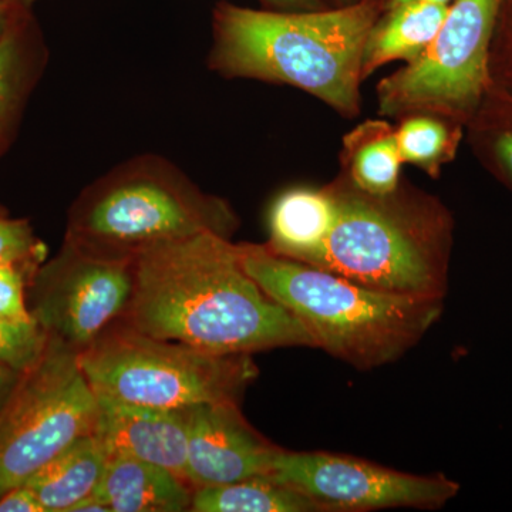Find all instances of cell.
I'll return each instance as SVG.
<instances>
[{
	"label": "cell",
	"instance_id": "cell-1",
	"mask_svg": "<svg viewBox=\"0 0 512 512\" xmlns=\"http://www.w3.org/2000/svg\"><path fill=\"white\" fill-rule=\"evenodd\" d=\"M133 295L123 319L151 338L215 355L316 348L308 329L242 266L241 244L200 234L134 256Z\"/></svg>",
	"mask_w": 512,
	"mask_h": 512
},
{
	"label": "cell",
	"instance_id": "cell-2",
	"mask_svg": "<svg viewBox=\"0 0 512 512\" xmlns=\"http://www.w3.org/2000/svg\"><path fill=\"white\" fill-rule=\"evenodd\" d=\"M382 0L320 10L251 9L220 2L212 12L207 66L225 79L291 86L353 119L360 113L363 49Z\"/></svg>",
	"mask_w": 512,
	"mask_h": 512
},
{
	"label": "cell",
	"instance_id": "cell-3",
	"mask_svg": "<svg viewBox=\"0 0 512 512\" xmlns=\"http://www.w3.org/2000/svg\"><path fill=\"white\" fill-rule=\"evenodd\" d=\"M326 187L335 224L306 264L377 291L446 299L456 224L443 201L406 180L370 194L342 171Z\"/></svg>",
	"mask_w": 512,
	"mask_h": 512
},
{
	"label": "cell",
	"instance_id": "cell-4",
	"mask_svg": "<svg viewBox=\"0 0 512 512\" xmlns=\"http://www.w3.org/2000/svg\"><path fill=\"white\" fill-rule=\"evenodd\" d=\"M241 249L247 274L308 329L316 348L359 370L400 359L444 311V299L377 291L266 244Z\"/></svg>",
	"mask_w": 512,
	"mask_h": 512
},
{
	"label": "cell",
	"instance_id": "cell-5",
	"mask_svg": "<svg viewBox=\"0 0 512 512\" xmlns=\"http://www.w3.org/2000/svg\"><path fill=\"white\" fill-rule=\"evenodd\" d=\"M238 228L227 200L201 190L167 157L143 153L83 188L67 214L64 241L94 254L134 259L160 242L200 234L231 239Z\"/></svg>",
	"mask_w": 512,
	"mask_h": 512
},
{
	"label": "cell",
	"instance_id": "cell-6",
	"mask_svg": "<svg viewBox=\"0 0 512 512\" xmlns=\"http://www.w3.org/2000/svg\"><path fill=\"white\" fill-rule=\"evenodd\" d=\"M97 396L154 409L239 404L258 376L251 355H215L113 323L77 355Z\"/></svg>",
	"mask_w": 512,
	"mask_h": 512
},
{
	"label": "cell",
	"instance_id": "cell-7",
	"mask_svg": "<svg viewBox=\"0 0 512 512\" xmlns=\"http://www.w3.org/2000/svg\"><path fill=\"white\" fill-rule=\"evenodd\" d=\"M505 0H454L433 42L376 87L379 116L434 114L466 127L490 87L491 42Z\"/></svg>",
	"mask_w": 512,
	"mask_h": 512
},
{
	"label": "cell",
	"instance_id": "cell-8",
	"mask_svg": "<svg viewBox=\"0 0 512 512\" xmlns=\"http://www.w3.org/2000/svg\"><path fill=\"white\" fill-rule=\"evenodd\" d=\"M77 355L49 338L0 419V497L25 483L74 441L93 434L97 396Z\"/></svg>",
	"mask_w": 512,
	"mask_h": 512
},
{
	"label": "cell",
	"instance_id": "cell-9",
	"mask_svg": "<svg viewBox=\"0 0 512 512\" xmlns=\"http://www.w3.org/2000/svg\"><path fill=\"white\" fill-rule=\"evenodd\" d=\"M268 477L308 495L326 512L437 510L460 491V484L444 474L417 476L328 451L281 448Z\"/></svg>",
	"mask_w": 512,
	"mask_h": 512
},
{
	"label": "cell",
	"instance_id": "cell-10",
	"mask_svg": "<svg viewBox=\"0 0 512 512\" xmlns=\"http://www.w3.org/2000/svg\"><path fill=\"white\" fill-rule=\"evenodd\" d=\"M133 261L64 241L36 276L33 318L50 339L82 352L126 313L133 295Z\"/></svg>",
	"mask_w": 512,
	"mask_h": 512
},
{
	"label": "cell",
	"instance_id": "cell-11",
	"mask_svg": "<svg viewBox=\"0 0 512 512\" xmlns=\"http://www.w3.org/2000/svg\"><path fill=\"white\" fill-rule=\"evenodd\" d=\"M187 478L192 488L218 487L269 476L281 448L245 421L238 404L188 409Z\"/></svg>",
	"mask_w": 512,
	"mask_h": 512
},
{
	"label": "cell",
	"instance_id": "cell-12",
	"mask_svg": "<svg viewBox=\"0 0 512 512\" xmlns=\"http://www.w3.org/2000/svg\"><path fill=\"white\" fill-rule=\"evenodd\" d=\"M188 427V409H154L97 396L93 434L109 457L147 461L185 481Z\"/></svg>",
	"mask_w": 512,
	"mask_h": 512
},
{
	"label": "cell",
	"instance_id": "cell-13",
	"mask_svg": "<svg viewBox=\"0 0 512 512\" xmlns=\"http://www.w3.org/2000/svg\"><path fill=\"white\" fill-rule=\"evenodd\" d=\"M49 63V47L32 10L0 39V157L18 136L23 114Z\"/></svg>",
	"mask_w": 512,
	"mask_h": 512
},
{
	"label": "cell",
	"instance_id": "cell-14",
	"mask_svg": "<svg viewBox=\"0 0 512 512\" xmlns=\"http://www.w3.org/2000/svg\"><path fill=\"white\" fill-rule=\"evenodd\" d=\"M192 494L194 488L173 471L124 456L109 457L94 493L110 512L191 511Z\"/></svg>",
	"mask_w": 512,
	"mask_h": 512
},
{
	"label": "cell",
	"instance_id": "cell-15",
	"mask_svg": "<svg viewBox=\"0 0 512 512\" xmlns=\"http://www.w3.org/2000/svg\"><path fill=\"white\" fill-rule=\"evenodd\" d=\"M335 218V201L326 185L289 188L272 202L266 247L275 254L305 262L329 237Z\"/></svg>",
	"mask_w": 512,
	"mask_h": 512
},
{
	"label": "cell",
	"instance_id": "cell-16",
	"mask_svg": "<svg viewBox=\"0 0 512 512\" xmlns=\"http://www.w3.org/2000/svg\"><path fill=\"white\" fill-rule=\"evenodd\" d=\"M448 6L436 3H404L383 9L366 37L363 49V80L393 62L410 63L429 47Z\"/></svg>",
	"mask_w": 512,
	"mask_h": 512
},
{
	"label": "cell",
	"instance_id": "cell-17",
	"mask_svg": "<svg viewBox=\"0 0 512 512\" xmlns=\"http://www.w3.org/2000/svg\"><path fill=\"white\" fill-rule=\"evenodd\" d=\"M109 454L94 434L74 441L25 483L46 512H72L74 505L96 493Z\"/></svg>",
	"mask_w": 512,
	"mask_h": 512
},
{
	"label": "cell",
	"instance_id": "cell-18",
	"mask_svg": "<svg viewBox=\"0 0 512 512\" xmlns=\"http://www.w3.org/2000/svg\"><path fill=\"white\" fill-rule=\"evenodd\" d=\"M402 167L396 126L389 120L362 121L343 137L340 171L360 190L389 194L402 183Z\"/></svg>",
	"mask_w": 512,
	"mask_h": 512
},
{
	"label": "cell",
	"instance_id": "cell-19",
	"mask_svg": "<svg viewBox=\"0 0 512 512\" xmlns=\"http://www.w3.org/2000/svg\"><path fill=\"white\" fill-rule=\"evenodd\" d=\"M191 511L326 512L308 495L268 476L218 487L194 488Z\"/></svg>",
	"mask_w": 512,
	"mask_h": 512
},
{
	"label": "cell",
	"instance_id": "cell-20",
	"mask_svg": "<svg viewBox=\"0 0 512 512\" xmlns=\"http://www.w3.org/2000/svg\"><path fill=\"white\" fill-rule=\"evenodd\" d=\"M464 137L478 161L512 191V96L490 84Z\"/></svg>",
	"mask_w": 512,
	"mask_h": 512
},
{
	"label": "cell",
	"instance_id": "cell-21",
	"mask_svg": "<svg viewBox=\"0 0 512 512\" xmlns=\"http://www.w3.org/2000/svg\"><path fill=\"white\" fill-rule=\"evenodd\" d=\"M396 138L403 164L420 168L431 178L457 156L466 127L434 114H409L397 120Z\"/></svg>",
	"mask_w": 512,
	"mask_h": 512
},
{
	"label": "cell",
	"instance_id": "cell-22",
	"mask_svg": "<svg viewBox=\"0 0 512 512\" xmlns=\"http://www.w3.org/2000/svg\"><path fill=\"white\" fill-rule=\"evenodd\" d=\"M49 336L36 320L0 319V366L28 372L45 352Z\"/></svg>",
	"mask_w": 512,
	"mask_h": 512
},
{
	"label": "cell",
	"instance_id": "cell-23",
	"mask_svg": "<svg viewBox=\"0 0 512 512\" xmlns=\"http://www.w3.org/2000/svg\"><path fill=\"white\" fill-rule=\"evenodd\" d=\"M43 245L29 222L0 215V266H32L42 259Z\"/></svg>",
	"mask_w": 512,
	"mask_h": 512
},
{
	"label": "cell",
	"instance_id": "cell-24",
	"mask_svg": "<svg viewBox=\"0 0 512 512\" xmlns=\"http://www.w3.org/2000/svg\"><path fill=\"white\" fill-rule=\"evenodd\" d=\"M491 86L512 96V0H505L488 60Z\"/></svg>",
	"mask_w": 512,
	"mask_h": 512
},
{
	"label": "cell",
	"instance_id": "cell-25",
	"mask_svg": "<svg viewBox=\"0 0 512 512\" xmlns=\"http://www.w3.org/2000/svg\"><path fill=\"white\" fill-rule=\"evenodd\" d=\"M25 268L29 266H0V319L13 322L35 320L25 301Z\"/></svg>",
	"mask_w": 512,
	"mask_h": 512
},
{
	"label": "cell",
	"instance_id": "cell-26",
	"mask_svg": "<svg viewBox=\"0 0 512 512\" xmlns=\"http://www.w3.org/2000/svg\"><path fill=\"white\" fill-rule=\"evenodd\" d=\"M0 512H46L39 498L26 484L10 488L0 497Z\"/></svg>",
	"mask_w": 512,
	"mask_h": 512
},
{
	"label": "cell",
	"instance_id": "cell-27",
	"mask_svg": "<svg viewBox=\"0 0 512 512\" xmlns=\"http://www.w3.org/2000/svg\"><path fill=\"white\" fill-rule=\"evenodd\" d=\"M265 9L275 10H320L332 8L325 0H259Z\"/></svg>",
	"mask_w": 512,
	"mask_h": 512
},
{
	"label": "cell",
	"instance_id": "cell-28",
	"mask_svg": "<svg viewBox=\"0 0 512 512\" xmlns=\"http://www.w3.org/2000/svg\"><path fill=\"white\" fill-rule=\"evenodd\" d=\"M25 10L32 9H23L18 8V6L5 5V3H0V39H2V36L8 32L10 25L15 22V19L18 18L20 13L25 12Z\"/></svg>",
	"mask_w": 512,
	"mask_h": 512
},
{
	"label": "cell",
	"instance_id": "cell-29",
	"mask_svg": "<svg viewBox=\"0 0 512 512\" xmlns=\"http://www.w3.org/2000/svg\"><path fill=\"white\" fill-rule=\"evenodd\" d=\"M110 512L109 508L106 507L96 495H90V497L84 498V500L80 501L74 505L72 512Z\"/></svg>",
	"mask_w": 512,
	"mask_h": 512
},
{
	"label": "cell",
	"instance_id": "cell-30",
	"mask_svg": "<svg viewBox=\"0 0 512 512\" xmlns=\"http://www.w3.org/2000/svg\"><path fill=\"white\" fill-rule=\"evenodd\" d=\"M383 9L393 8V6L404 5V3H436V5L450 6L454 0H382Z\"/></svg>",
	"mask_w": 512,
	"mask_h": 512
},
{
	"label": "cell",
	"instance_id": "cell-31",
	"mask_svg": "<svg viewBox=\"0 0 512 512\" xmlns=\"http://www.w3.org/2000/svg\"><path fill=\"white\" fill-rule=\"evenodd\" d=\"M37 2H42V0H0V3H5V5L18 6L23 9H32Z\"/></svg>",
	"mask_w": 512,
	"mask_h": 512
},
{
	"label": "cell",
	"instance_id": "cell-32",
	"mask_svg": "<svg viewBox=\"0 0 512 512\" xmlns=\"http://www.w3.org/2000/svg\"><path fill=\"white\" fill-rule=\"evenodd\" d=\"M332 8H342V6L353 5V3L359 2V0H325Z\"/></svg>",
	"mask_w": 512,
	"mask_h": 512
},
{
	"label": "cell",
	"instance_id": "cell-33",
	"mask_svg": "<svg viewBox=\"0 0 512 512\" xmlns=\"http://www.w3.org/2000/svg\"><path fill=\"white\" fill-rule=\"evenodd\" d=\"M5 380H6L5 367L0 366V390H2L3 384H5Z\"/></svg>",
	"mask_w": 512,
	"mask_h": 512
}]
</instances>
